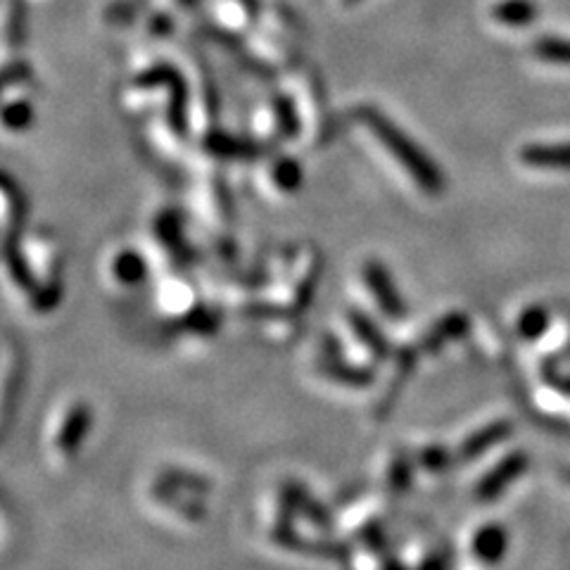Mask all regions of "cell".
<instances>
[{
	"mask_svg": "<svg viewBox=\"0 0 570 570\" xmlns=\"http://www.w3.org/2000/svg\"><path fill=\"white\" fill-rule=\"evenodd\" d=\"M357 114L361 122L369 126L373 136L388 148L390 155L407 169L411 179L426 190L428 195H440L445 190V176H442L440 167L395 122H390L383 112L371 105L359 107Z\"/></svg>",
	"mask_w": 570,
	"mask_h": 570,
	"instance_id": "1",
	"label": "cell"
},
{
	"mask_svg": "<svg viewBox=\"0 0 570 570\" xmlns=\"http://www.w3.org/2000/svg\"><path fill=\"white\" fill-rule=\"evenodd\" d=\"M364 278H366V285H369L371 295L376 297L378 307L383 309V312L388 314L390 319H399V316L407 314V304H404V297L397 290L395 281H392V276L388 274V269H385L383 264H378V262L366 264L364 266Z\"/></svg>",
	"mask_w": 570,
	"mask_h": 570,
	"instance_id": "2",
	"label": "cell"
},
{
	"mask_svg": "<svg viewBox=\"0 0 570 570\" xmlns=\"http://www.w3.org/2000/svg\"><path fill=\"white\" fill-rule=\"evenodd\" d=\"M518 157L525 167L570 171V143H530Z\"/></svg>",
	"mask_w": 570,
	"mask_h": 570,
	"instance_id": "3",
	"label": "cell"
},
{
	"mask_svg": "<svg viewBox=\"0 0 570 570\" xmlns=\"http://www.w3.org/2000/svg\"><path fill=\"white\" fill-rule=\"evenodd\" d=\"M528 466V456L525 454H513L509 459H504L494 471L487 473V478L478 485V499H494L499 497V492L504 487H509L513 480L518 478Z\"/></svg>",
	"mask_w": 570,
	"mask_h": 570,
	"instance_id": "4",
	"label": "cell"
},
{
	"mask_svg": "<svg viewBox=\"0 0 570 570\" xmlns=\"http://www.w3.org/2000/svg\"><path fill=\"white\" fill-rule=\"evenodd\" d=\"M506 547H509V537H506V530L502 525H485L475 532L473 537V556L485 566H494L504 559Z\"/></svg>",
	"mask_w": 570,
	"mask_h": 570,
	"instance_id": "5",
	"label": "cell"
},
{
	"mask_svg": "<svg viewBox=\"0 0 570 570\" xmlns=\"http://www.w3.org/2000/svg\"><path fill=\"white\" fill-rule=\"evenodd\" d=\"M540 17V8L535 0H502L492 8V19L502 27L509 29H525L537 22Z\"/></svg>",
	"mask_w": 570,
	"mask_h": 570,
	"instance_id": "6",
	"label": "cell"
},
{
	"mask_svg": "<svg viewBox=\"0 0 570 570\" xmlns=\"http://www.w3.org/2000/svg\"><path fill=\"white\" fill-rule=\"evenodd\" d=\"M537 60L549 62V65H563L570 67V41L559 36H542L540 41H535L532 46Z\"/></svg>",
	"mask_w": 570,
	"mask_h": 570,
	"instance_id": "7",
	"label": "cell"
},
{
	"mask_svg": "<svg viewBox=\"0 0 570 570\" xmlns=\"http://www.w3.org/2000/svg\"><path fill=\"white\" fill-rule=\"evenodd\" d=\"M509 423H494V426H487L483 433H478L473 437V440H468L464 445V456L466 459H473V456L483 454L485 449H490L494 445H499V442L504 440L506 435H509Z\"/></svg>",
	"mask_w": 570,
	"mask_h": 570,
	"instance_id": "8",
	"label": "cell"
},
{
	"mask_svg": "<svg viewBox=\"0 0 570 570\" xmlns=\"http://www.w3.org/2000/svg\"><path fill=\"white\" fill-rule=\"evenodd\" d=\"M352 328H354V331H357L359 338L364 340L373 352L380 354V357H385V354H388V342H385L383 333H380L378 328L373 326V323L366 319L364 314H361V316L352 314Z\"/></svg>",
	"mask_w": 570,
	"mask_h": 570,
	"instance_id": "9",
	"label": "cell"
},
{
	"mask_svg": "<svg viewBox=\"0 0 570 570\" xmlns=\"http://www.w3.org/2000/svg\"><path fill=\"white\" fill-rule=\"evenodd\" d=\"M547 323H549V314L547 309L542 307H530L528 312H523L521 319H518V333L523 335V338H537V335H542L547 331Z\"/></svg>",
	"mask_w": 570,
	"mask_h": 570,
	"instance_id": "10",
	"label": "cell"
},
{
	"mask_svg": "<svg viewBox=\"0 0 570 570\" xmlns=\"http://www.w3.org/2000/svg\"><path fill=\"white\" fill-rule=\"evenodd\" d=\"M278 179H281L285 186H295V183H300V169H297L293 162H283L281 167H278Z\"/></svg>",
	"mask_w": 570,
	"mask_h": 570,
	"instance_id": "11",
	"label": "cell"
},
{
	"mask_svg": "<svg viewBox=\"0 0 570 570\" xmlns=\"http://www.w3.org/2000/svg\"><path fill=\"white\" fill-rule=\"evenodd\" d=\"M421 570H447V563L442 556H433V559H428L426 563H423Z\"/></svg>",
	"mask_w": 570,
	"mask_h": 570,
	"instance_id": "12",
	"label": "cell"
},
{
	"mask_svg": "<svg viewBox=\"0 0 570 570\" xmlns=\"http://www.w3.org/2000/svg\"><path fill=\"white\" fill-rule=\"evenodd\" d=\"M561 388H563V390H566V392H570V378H566V383H563V385H561Z\"/></svg>",
	"mask_w": 570,
	"mask_h": 570,
	"instance_id": "13",
	"label": "cell"
},
{
	"mask_svg": "<svg viewBox=\"0 0 570 570\" xmlns=\"http://www.w3.org/2000/svg\"><path fill=\"white\" fill-rule=\"evenodd\" d=\"M345 3H347V5H354V3H359V0H345Z\"/></svg>",
	"mask_w": 570,
	"mask_h": 570,
	"instance_id": "14",
	"label": "cell"
},
{
	"mask_svg": "<svg viewBox=\"0 0 570 570\" xmlns=\"http://www.w3.org/2000/svg\"><path fill=\"white\" fill-rule=\"evenodd\" d=\"M566 480H568V483H570V473H566Z\"/></svg>",
	"mask_w": 570,
	"mask_h": 570,
	"instance_id": "15",
	"label": "cell"
}]
</instances>
